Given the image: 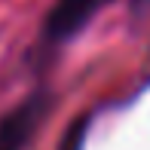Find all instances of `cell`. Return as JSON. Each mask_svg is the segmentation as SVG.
I'll use <instances>...</instances> for the list:
<instances>
[{"label":"cell","instance_id":"cell-1","mask_svg":"<svg viewBox=\"0 0 150 150\" xmlns=\"http://www.w3.org/2000/svg\"><path fill=\"white\" fill-rule=\"evenodd\" d=\"M110 3H117V0H55L46 12L43 25H40V46L52 49V46L71 43Z\"/></svg>","mask_w":150,"mask_h":150},{"label":"cell","instance_id":"cell-2","mask_svg":"<svg viewBox=\"0 0 150 150\" xmlns=\"http://www.w3.org/2000/svg\"><path fill=\"white\" fill-rule=\"evenodd\" d=\"M49 107H52L49 92L37 89L25 101H18L9 113H3L0 117V150H25L37 132V126L49 113Z\"/></svg>","mask_w":150,"mask_h":150},{"label":"cell","instance_id":"cell-3","mask_svg":"<svg viewBox=\"0 0 150 150\" xmlns=\"http://www.w3.org/2000/svg\"><path fill=\"white\" fill-rule=\"evenodd\" d=\"M129 16H132V22L147 18L150 16V0H129Z\"/></svg>","mask_w":150,"mask_h":150}]
</instances>
